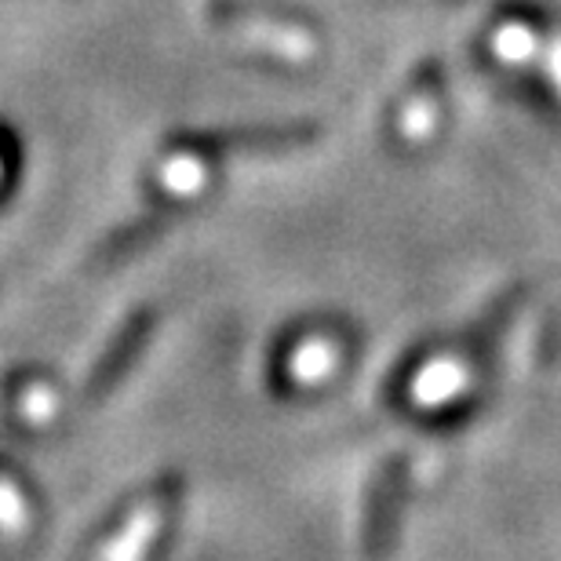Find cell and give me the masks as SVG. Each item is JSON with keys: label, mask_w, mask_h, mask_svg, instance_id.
Masks as SVG:
<instances>
[{"label": "cell", "mask_w": 561, "mask_h": 561, "mask_svg": "<svg viewBox=\"0 0 561 561\" xmlns=\"http://www.w3.org/2000/svg\"><path fill=\"white\" fill-rule=\"evenodd\" d=\"M405 459H390L383 470L373 478L365 503V554L373 561H383L394 551L398 540V511H401V492H405Z\"/></svg>", "instance_id": "cell-1"}, {"label": "cell", "mask_w": 561, "mask_h": 561, "mask_svg": "<svg viewBox=\"0 0 561 561\" xmlns=\"http://www.w3.org/2000/svg\"><path fill=\"white\" fill-rule=\"evenodd\" d=\"M175 503V485L168 481V485L153 489L150 496H142L136 503V511L128 514L125 529H121L110 547L103 551L99 561H146L150 554V547L157 540V533H161V525L168 522V511H172Z\"/></svg>", "instance_id": "cell-2"}, {"label": "cell", "mask_w": 561, "mask_h": 561, "mask_svg": "<svg viewBox=\"0 0 561 561\" xmlns=\"http://www.w3.org/2000/svg\"><path fill=\"white\" fill-rule=\"evenodd\" d=\"M150 329H153V313L150 310L131 313V318L125 321V329H121L114 335V343L106 346V354L99 357V362L92 365V373H88V383L81 390L84 401H92V405H95V401H103L110 390L117 387V379L125 376L128 368H131V362L139 357Z\"/></svg>", "instance_id": "cell-3"}, {"label": "cell", "mask_w": 561, "mask_h": 561, "mask_svg": "<svg viewBox=\"0 0 561 561\" xmlns=\"http://www.w3.org/2000/svg\"><path fill=\"white\" fill-rule=\"evenodd\" d=\"M30 525V507L22 503L19 489L11 481H0V529L22 533Z\"/></svg>", "instance_id": "cell-4"}]
</instances>
